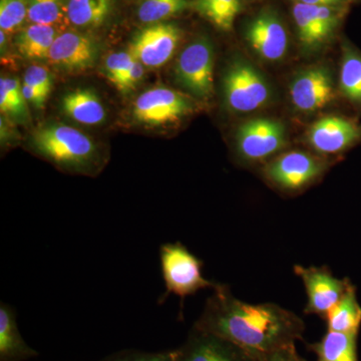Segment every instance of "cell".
Listing matches in <instances>:
<instances>
[{"label":"cell","mask_w":361,"mask_h":361,"mask_svg":"<svg viewBox=\"0 0 361 361\" xmlns=\"http://www.w3.org/2000/svg\"><path fill=\"white\" fill-rule=\"evenodd\" d=\"M145 75V66L142 65L141 61H137L135 58L134 63L130 66V70L128 73L118 82H116L115 87L120 92H129L130 90L135 89L140 82L142 80Z\"/></svg>","instance_id":"obj_32"},{"label":"cell","mask_w":361,"mask_h":361,"mask_svg":"<svg viewBox=\"0 0 361 361\" xmlns=\"http://www.w3.org/2000/svg\"><path fill=\"white\" fill-rule=\"evenodd\" d=\"M111 0H68V20L78 27L102 25L111 13Z\"/></svg>","instance_id":"obj_22"},{"label":"cell","mask_w":361,"mask_h":361,"mask_svg":"<svg viewBox=\"0 0 361 361\" xmlns=\"http://www.w3.org/2000/svg\"><path fill=\"white\" fill-rule=\"evenodd\" d=\"M30 0H0V28L13 33L18 30L27 18Z\"/></svg>","instance_id":"obj_28"},{"label":"cell","mask_w":361,"mask_h":361,"mask_svg":"<svg viewBox=\"0 0 361 361\" xmlns=\"http://www.w3.org/2000/svg\"><path fill=\"white\" fill-rule=\"evenodd\" d=\"M23 92L26 102L32 104L37 109L44 108L45 103H47V97H49L44 96L39 90L33 89L30 85L25 84H23Z\"/></svg>","instance_id":"obj_34"},{"label":"cell","mask_w":361,"mask_h":361,"mask_svg":"<svg viewBox=\"0 0 361 361\" xmlns=\"http://www.w3.org/2000/svg\"><path fill=\"white\" fill-rule=\"evenodd\" d=\"M298 37L305 47H317L330 37L318 13V6L298 2L293 7Z\"/></svg>","instance_id":"obj_21"},{"label":"cell","mask_w":361,"mask_h":361,"mask_svg":"<svg viewBox=\"0 0 361 361\" xmlns=\"http://www.w3.org/2000/svg\"><path fill=\"white\" fill-rule=\"evenodd\" d=\"M214 54L207 39L196 40L180 54L176 65L178 82L188 92L200 99L213 92Z\"/></svg>","instance_id":"obj_7"},{"label":"cell","mask_w":361,"mask_h":361,"mask_svg":"<svg viewBox=\"0 0 361 361\" xmlns=\"http://www.w3.org/2000/svg\"><path fill=\"white\" fill-rule=\"evenodd\" d=\"M8 123H7L6 118H1V142L6 144L7 142L13 140V133L9 130Z\"/></svg>","instance_id":"obj_36"},{"label":"cell","mask_w":361,"mask_h":361,"mask_svg":"<svg viewBox=\"0 0 361 361\" xmlns=\"http://www.w3.org/2000/svg\"><path fill=\"white\" fill-rule=\"evenodd\" d=\"M325 169L326 165L315 157L292 151L268 164L264 176L275 187L286 192H297L314 183Z\"/></svg>","instance_id":"obj_8"},{"label":"cell","mask_w":361,"mask_h":361,"mask_svg":"<svg viewBox=\"0 0 361 361\" xmlns=\"http://www.w3.org/2000/svg\"><path fill=\"white\" fill-rule=\"evenodd\" d=\"M294 273L302 280L307 294L304 312L325 319L332 307L338 303L353 282L348 278L339 279L332 274L327 266L303 267L295 265Z\"/></svg>","instance_id":"obj_6"},{"label":"cell","mask_w":361,"mask_h":361,"mask_svg":"<svg viewBox=\"0 0 361 361\" xmlns=\"http://www.w3.org/2000/svg\"><path fill=\"white\" fill-rule=\"evenodd\" d=\"M180 30L172 23H154L137 33L129 51L145 68H157L166 65L177 49Z\"/></svg>","instance_id":"obj_10"},{"label":"cell","mask_w":361,"mask_h":361,"mask_svg":"<svg viewBox=\"0 0 361 361\" xmlns=\"http://www.w3.org/2000/svg\"><path fill=\"white\" fill-rule=\"evenodd\" d=\"M160 261L166 293L159 303L165 302L170 294H175L183 306L187 296L207 288L216 290L222 285L203 276V262L180 242L163 244Z\"/></svg>","instance_id":"obj_3"},{"label":"cell","mask_w":361,"mask_h":361,"mask_svg":"<svg viewBox=\"0 0 361 361\" xmlns=\"http://www.w3.org/2000/svg\"><path fill=\"white\" fill-rule=\"evenodd\" d=\"M257 361H308L299 355L295 344L284 346L273 351L269 355L259 358Z\"/></svg>","instance_id":"obj_33"},{"label":"cell","mask_w":361,"mask_h":361,"mask_svg":"<svg viewBox=\"0 0 361 361\" xmlns=\"http://www.w3.org/2000/svg\"><path fill=\"white\" fill-rule=\"evenodd\" d=\"M361 139V127L341 116H326L310 128L308 142L325 155L341 153Z\"/></svg>","instance_id":"obj_13"},{"label":"cell","mask_w":361,"mask_h":361,"mask_svg":"<svg viewBox=\"0 0 361 361\" xmlns=\"http://www.w3.org/2000/svg\"><path fill=\"white\" fill-rule=\"evenodd\" d=\"M176 353L177 361H257L232 342L196 325Z\"/></svg>","instance_id":"obj_11"},{"label":"cell","mask_w":361,"mask_h":361,"mask_svg":"<svg viewBox=\"0 0 361 361\" xmlns=\"http://www.w3.org/2000/svg\"><path fill=\"white\" fill-rule=\"evenodd\" d=\"M134 61L135 56L130 51L114 52L106 58L104 61V73L111 84L116 85L130 70Z\"/></svg>","instance_id":"obj_30"},{"label":"cell","mask_w":361,"mask_h":361,"mask_svg":"<svg viewBox=\"0 0 361 361\" xmlns=\"http://www.w3.org/2000/svg\"><path fill=\"white\" fill-rule=\"evenodd\" d=\"M329 331L360 334L361 306L356 295V287L351 284L338 303L325 317Z\"/></svg>","instance_id":"obj_19"},{"label":"cell","mask_w":361,"mask_h":361,"mask_svg":"<svg viewBox=\"0 0 361 361\" xmlns=\"http://www.w3.org/2000/svg\"><path fill=\"white\" fill-rule=\"evenodd\" d=\"M188 0H140L137 18L144 23L154 25L186 11Z\"/></svg>","instance_id":"obj_26"},{"label":"cell","mask_w":361,"mask_h":361,"mask_svg":"<svg viewBox=\"0 0 361 361\" xmlns=\"http://www.w3.org/2000/svg\"><path fill=\"white\" fill-rule=\"evenodd\" d=\"M223 87L228 106L238 113L257 110L270 96L265 78L246 61H236L228 68Z\"/></svg>","instance_id":"obj_4"},{"label":"cell","mask_w":361,"mask_h":361,"mask_svg":"<svg viewBox=\"0 0 361 361\" xmlns=\"http://www.w3.org/2000/svg\"><path fill=\"white\" fill-rule=\"evenodd\" d=\"M23 84L30 85L44 96L51 94L54 80L49 68L42 66H32L25 71Z\"/></svg>","instance_id":"obj_31"},{"label":"cell","mask_w":361,"mask_h":361,"mask_svg":"<svg viewBox=\"0 0 361 361\" xmlns=\"http://www.w3.org/2000/svg\"><path fill=\"white\" fill-rule=\"evenodd\" d=\"M357 334L329 331L319 341L307 344L316 361H360Z\"/></svg>","instance_id":"obj_18"},{"label":"cell","mask_w":361,"mask_h":361,"mask_svg":"<svg viewBox=\"0 0 361 361\" xmlns=\"http://www.w3.org/2000/svg\"><path fill=\"white\" fill-rule=\"evenodd\" d=\"M290 97L298 110L314 111L324 108L334 97L329 71L324 68L303 71L292 82Z\"/></svg>","instance_id":"obj_14"},{"label":"cell","mask_w":361,"mask_h":361,"mask_svg":"<svg viewBox=\"0 0 361 361\" xmlns=\"http://www.w3.org/2000/svg\"><path fill=\"white\" fill-rule=\"evenodd\" d=\"M341 89L349 101L361 104V56L351 49L344 51Z\"/></svg>","instance_id":"obj_25"},{"label":"cell","mask_w":361,"mask_h":361,"mask_svg":"<svg viewBox=\"0 0 361 361\" xmlns=\"http://www.w3.org/2000/svg\"><path fill=\"white\" fill-rule=\"evenodd\" d=\"M58 35V28L54 26L32 23L18 35L16 47L26 59H47Z\"/></svg>","instance_id":"obj_20"},{"label":"cell","mask_w":361,"mask_h":361,"mask_svg":"<svg viewBox=\"0 0 361 361\" xmlns=\"http://www.w3.org/2000/svg\"><path fill=\"white\" fill-rule=\"evenodd\" d=\"M97 47L87 35L75 32L59 33L49 51V63L66 71L89 70L96 63Z\"/></svg>","instance_id":"obj_12"},{"label":"cell","mask_w":361,"mask_h":361,"mask_svg":"<svg viewBox=\"0 0 361 361\" xmlns=\"http://www.w3.org/2000/svg\"><path fill=\"white\" fill-rule=\"evenodd\" d=\"M189 97L168 87H154L135 99L133 116L135 122L149 127L170 125L193 111Z\"/></svg>","instance_id":"obj_5"},{"label":"cell","mask_w":361,"mask_h":361,"mask_svg":"<svg viewBox=\"0 0 361 361\" xmlns=\"http://www.w3.org/2000/svg\"><path fill=\"white\" fill-rule=\"evenodd\" d=\"M195 7L217 27L230 30L241 11L240 0H195Z\"/></svg>","instance_id":"obj_23"},{"label":"cell","mask_w":361,"mask_h":361,"mask_svg":"<svg viewBox=\"0 0 361 361\" xmlns=\"http://www.w3.org/2000/svg\"><path fill=\"white\" fill-rule=\"evenodd\" d=\"M39 353L30 348L21 336L13 307L0 304V361H25Z\"/></svg>","instance_id":"obj_16"},{"label":"cell","mask_w":361,"mask_h":361,"mask_svg":"<svg viewBox=\"0 0 361 361\" xmlns=\"http://www.w3.org/2000/svg\"><path fill=\"white\" fill-rule=\"evenodd\" d=\"M27 102L23 96V85L14 78L0 80V111L4 115L18 121L28 118Z\"/></svg>","instance_id":"obj_24"},{"label":"cell","mask_w":361,"mask_h":361,"mask_svg":"<svg viewBox=\"0 0 361 361\" xmlns=\"http://www.w3.org/2000/svg\"><path fill=\"white\" fill-rule=\"evenodd\" d=\"M32 147L37 155L73 172L94 173L102 164L96 142L84 133L63 123H51L35 130Z\"/></svg>","instance_id":"obj_2"},{"label":"cell","mask_w":361,"mask_h":361,"mask_svg":"<svg viewBox=\"0 0 361 361\" xmlns=\"http://www.w3.org/2000/svg\"><path fill=\"white\" fill-rule=\"evenodd\" d=\"M213 291L194 325L232 342L256 360L303 341L305 323L296 313L274 303L244 302L226 284Z\"/></svg>","instance_id":"obj_1"},{"label":"cell","mask_w":361,"mask_h":361,"mask_svg":"<svg viewBox=\"0 0 361 361\" xmlns=\"http://www.w3.org/2000/svg\"><path fill=\"white\" fill-rule=\"evenodd\" d=\"M61 109L66 116L82 125H99L106 120L104 104L92 90L68 92L61 99Z\"/></svg>","instance_id":"obj_17"},{"label":"cell","mask_w":361,"mask_h":361,"mask_svg":"<svg viewBox=\"0 0 361 361\" xmlns=\"http://www.w3.org/2000/svg\"><path fill=\"white\" fill-rule=\"evenodd\" d=\"M27 18L32 23L58 28L68 18L66 0H30Z\"/></svg>","instance_id":"obj_27"},{"label":"cell","mask_w":361,"mask_h":361,"mask_svg":"<svg viewBox=\"0 0 361 361\" xmlns=\"http://www.w3.org/2000/svg\"><path fill=\"white\" fill-rule=\"evenodd\" d=\"M237 151L243 160L259 161L274 155L285 145V128L270 118H256L240 127Z\"/></svg>","instance_id":"obj_9"},{"label":"cell","mask_w":361,"mask_h":361,"mask_svg":"<svg viewBox=\"0 0 361 361\" xmlns=\"http://www.w3.org/2000/svg\"><path fill=\"white\" fill-rule=\"evenodd\" d=\"M246 39L261 58L278 61L283 58L288 37L276 14L264 11L254 18L246 30Z\"/></svg>","instance_id":"obj_15"},{"label":"cell","mask_w":361,"mask_h":361,"mask_svg":"<svg viewBox=\"0 0 361 361\" xmlns=\"http://www.w3.org/2000/svg\"><path fill=\"white\" fill-rule=\"evenodd\" d=\"M99 361H177V353L176 349L161 353L123 349L118 353H111Z\"/></svg>","instance_id":"obj_29"},{"label":"cell","mask_w":361,"mask_h":361,"mask_svg":"<svg viewBox=\"0 0 361 361\" xmlns=\"http://www.w3.org/2000/svg\"><path fill=\"white\" fill-rule=\"evenodd\" d=\"M341 1V0H300L302 4L314 6H331Z\"/></svg>","instance_id":"obj_35"}]
</instances>
